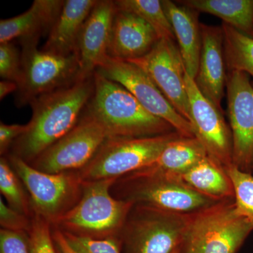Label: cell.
<instances>
[{
    "label": "cell",
    "mask_w": 253,
    "mask_h": 253,
    "mask_svg": "<svg viewBox=\"0 0 253 253\" xmlns=\"http://www.w3.org/2000/svg\"><path fill=\"white\" fill-rule=\"evenodd\" d=\"M94 76V75H93ZM94 90L92 77L36 98L24 134L11 146V154L31 163L76 126Z\"/></svg>",
    "instance_id": "6da1fadb"
},
{
    "label": "cell",
    "mask_w": 253,
    "mask_h": 253,
    "mask_svg": "<svg viewBox=\"0 0 253 253\" xmlns=\"http://www.w3.org/2000/svg\"><path fill=\"white\" fill-rule=\"evenodd\" d=\"M93 81L94 90L84 110L102 126L108 138L149 137L176 131L145 109L121 84L97 72Z\"/></svg>",
    "instance_id": "7a4b0ae2"
},
{
    "label": "cell",
    "mask_w": 253,
    "mask_h": 253,
    "mask_svg": "<svg viewBox=\"0 0 253 253\" xmlns=\"http://www.w3.org/2000/svg\"><path fill=\"white\" fill-rule=\"evenodd\" d=\"M116 180L83 181L81 199L53 227L93 239L120 237L134 204L111 195V188Z\"/></svg>",
    "instance_id": "3957f363"
},
{
    "label": "cell",
    "mask_w": 253,
    "mask_h": 253,
    "mask_svg": "<svg viewBox=\"0 0 253 253\" xmlns=\"http://www.w3.org/2000/svg\"><path fill=\"white\" fill-rule=\"evenodd\" d=\"M180 136L172 131L149 137L107 138L78 174L83 181L120 179L152 164L167 145Z\"/></svg>",
    "instance_id": "277c9868"
},
{
    "label": "cell",
    "mask_w": 253,
    "mask_h": 253,
    "mask_svg": "<svg viewBox=\"0 0 253 253\" xmlns=\"http://www.w3.org/2000/svg\"><path fill=\"white\" fill-rule=\"evenodd\" d=\"M20 42L22 46L21 74L15 96L18 107L31 104L42 95L78 82L80 65L76 54L61 56L39 49V38Z\"/></svg>",
    "instance_id": "5b68a950"
},
{
    "label": "cell",
    "mask_w": 253,
    "mask_h": 253,
    "mask_svg": "<svg viewBox=\"0 0 253 253\" xmlns=\"http://www.w3.org/2000/svg\"><path fill=\"white\" fill-rule=\"evenodd\" d=\"M134 206L120 236L125 253H172L181 247L194 214Z\"/></svg>",
    "instance_id": "8992f818"
},
{
    "label": "cell",
    "mask_w": 253,
    "mask_h": 253,
    "mask_svg": "<svg viewBox=\"0 0 253 253\" xmlns=\"http://www.w3.org/2000/svg\"><path fill=\"white\" fill-rule=\"evenodd\" d=\"M6 158L27 190L32 214L53 226L81 199L83 181L78 171L43 172L14 155Z\"/></svg>",
    "instance_id": "52a82bcc"
},
{
    "label": "cell",
    "mask_w": 253,
    "mask_h": 253,
    "mask_svg": "<svg viewBox=\"0 0 253 253\" xmlns=\"http://www.w3.org/2000/svg\"><path fill=\"white\" fill-rule=\"evenodd\" d=\"M253 230L234 203L218 204L193 215L180 253H236Z\"/></svg>",
    "instance_id": "ba28073f"
},
{
    "label": "cell",
    "mask_w": 253,
    "mask_h": 253,
    "mask_svg": "<svg viewBox=\"0 0 253 253\" xmlns=\"http://www.w3.org/2000/svg\"><path fill=\"white\" fill-rule=\"evenodd\" d=\"M124 179L128 190L121 200L167 212L194 214L218 204L217 200L201 194L179 176L131 173Z\"/></svg>",
    "instance_id": "9c48e42d"
},
{
    "label": "cell",
    "mask_w": 253,
    "mask_h": 253,
    "mask_svg": "<svg viewBox=\"0 0 253 253\" xmlns=\"http://www.w3.org/2000/svg\"><path fill=\"white\" fill-rule=\"evenodd\" d=\"M107 138L102 126L84 110L69 132L29 164L41 172L51 174L81 170Z\"/></svg>",
    "instance_id": "30bf717a"
},
{
    "label": "cell",
    "mask_w": 253,
    "mask_h": 253,
    "mask_svg": "<svg viewBox=\"0 0 253 253\" xmlns=\"http://www.w3.org/2000/svg\"><path fill=\"white\" fill-rule=\"evenodd\" d=\"M95 72L124 86L145 109L170 124L181 136L195 137L189 121L176 111L154 81L139 66L108 56Z\"/></svg>",
    "instance_id": "8fae6325"
},
{
    "label": "cell",
    "mask_w": 253,
    "mask_h": 253,
    "mask_svg": "<svg viewBox=\"0 0 253 253\" xmlns=\"http://www.w3.org/2000/svg\"><path fill=\"white\" fill-rule=\"evenodd\" d=\"M127 61L141 68L176 111L190 122L186 71L175 41L161 39L149 54Z\"/></svg>",
    "instance_id": "7c38bea8"
},
{
    "label": "cell",
    "mask_w": 253,
    "mask_h": 253,
    "mask_svg": "<svg viewBox=\"0 0 253 253\" xmlns=\"http://www.w3.org/2000/svg\"><path fill=\"white\" fill-rule=\"evenodd\" d=\"M185 83L189 98L190 123L195 137L204 145L208 156L223 168L229 167L233 164L232 134L223 112L201 92L194 80L187 73Z\"/></svg>",
    "instance_id": "4fadbf2b"
},
{
    "label": "cell",
    "mask_w": 253,
    "mask_h": 253,
    "mask_svg": "<svg viewBox=\"0 0 253 253\" xmlns=\"http://www.w3.org/2000/svg\"><path fill=\"white\" fill-rule=\"evenodd\" d=\"M228 113L232 134V163L249 172L253 161V83L241 71L227 72Z\"/></svg>",
    "instance_id": "5bb4252c"
},
{
    "label": "cell",
    "mask_w": 253,
    "mask_h": 253,
    "mask_svg": "<svg viewBox=\"0 0 253 253\" xmlns=\"http://www.w3.org/2000/svg\"><path fill=\"white\" fill-rule=\"evenodd\" d=\"M116 11L114 1H97L86 18L80 33L76 49L80 65L78 81L92 77L109 56L108 49Z\"/></svg>",
    "instance_id": "9a60e30c"
},
{
    "label": "cell",
    "mask_w": 253,
    "mask_h": 253,
    "mask_svg": "<svg viewBox=\"0 0 253 253\" xmlns=\"http://www.w3.org/2000/svg\"><path fill=\"white\" fill-rule=\"evenodd\" d=\"M201 30L202 46L195 83L201 92L223 112L221 104L224 96L227 70L222 28L201 23Z\"/></svg>",
    "instance_id": "2e32d148"
},
{
    "label": "cell",
    "mask_w": 253,
    "mask_h": 253,
    "mask_svg": "<svg viewBox=\"0 0 253 253\" xmlns=\"http://www.w3.org/2000/svg\"><path fill=\"white\" fill-rule=\"evenodd\" d=\"M160 40L154 28L142 18L116 8L108 55L125 61L139 59L149 54Z\"/></svg>",
    "instance_id": "e0dca14e"
},
{
    "label": "cell",
    "mask_w": 253,
    "mask_h": 253,
    "mask_svg": "<svg viewBox=\"0 0 253 253\" xmlns=\"http://www.w3.org/2000/svg\"><path fill=\"white\" fill-rule=\"evenodd\" d=\"M162 4L172 25L186 73L195 80L202 46L200 12L169 0H163Z\"/></svg>",
    "instance_id": "ac0fdd59"
},
{
    "label": "cell",
    "mask_w": 253,
    "mask_h": 253,
    "mask_svg": "<svg viewBox=\"0 0 253 253\" xmlns=\"http://www.w3.org/2000/svg\"><path fill=\"white\" fill-rule=\"evenodd\" d=\"M65 1L35 0L23 14L0 21V44L28 38H40L51 31Z\"/></svg>",
    "instance_id": "d6986e66"
},
{
    "label": "cell",
    "mask_w": 253,
    "mask_h": 253,
    "mask_svg": "<svg viewBox=\"0 0 253 253\" xmlns=\"http://www.w3.org/2000/svg\"><path fill=\"white\" fill-rule=\"evenodd\" d=\"M96 0H66L48 34L43 51L70 56L76 54L78 38Z\"/></svg>",
    "instance_id": "ffe728a7"
},
{
    "label": "cell",
    "mask_w": 253,
    "mask_h": 253,
    "mask_svg": "<svg viewBox=\"0 0 253 253\" xmlns=\"http://www.w3.org/2000/svg\"><path fill=\"white\" fill-rule=\"evenodd\" d=\"M207 156L197 138L180 136L169 142L152 164L133 173L180 176Z\"/></svg>",
    "instance_id": "44dd1931"
},
{
    "label": "cell",
    "mask_w": 253,
    "mask_h": 253,
    "mask_svg": "<svg viewBox=\"0 0 253 253\" xmlns=\"http://www.w3.org/2000/svg\"><path fill=\"white\" fill-rule=\"evenodd\" d=\"M179 177L193 189L217 201L234 196L225 169L211 156L205 157Z\"/></svg>",
    "instance_id": "7402d4cb"
},
{
    "label": "cell",
    "mask_w": 253,
    "mask_h": 253,
    "mask_svg": "<svg viewBox=\"0 0 253 253\" xmlns=\"http://www.w3.org/2000/svg\"><path fill=\"white\" fill-rule=\"evenodd\" d=\"M177 3L217 16L223 22L253 38V0H184Z\"/></svg>",
    "instance_id": "603a6c76"
},
{
    "label": "cell",
    "mask_w": 253,
    "mask_h": 253,
    "mask_svg": "<svg viewBox=\"0 0 253 253\" xmlns=\"http://www.w3.org/2000/svg\"><path fill=\"white\" fill-rule=\"evenodd\" d=\"M221 27L227 72L241 71L253 79V38L225 23L222 22Z\"/></svg>",
    "instance_id": "cb8c5ba5"
},
{
    "label": "cell",
    "mask_w": 253,
    "mask_h": 253,
    "mask_svg": "<svg viewBox=\"0 0 253 253\" xmlns=\"http://www.w3.org/2000/svg\"><path fill=\"white\" fill-rule=\"evenodd\" d=\"M118 9L129 11L139 16L149 24L160 39L176 41L174 31L159 0H118L114 1Z\"/></svg>",
    "instance_id": "d4e9b609"
},
{
    "label": "cell",
    "mask_w": 253,
    "mask_h": 253,
    "mask_svg": "<svg viewBox=\"0 0 253 253\" xmlns=\"http://www.w3.org/2000/svg\"><path fill=\"white\" fill-rule=\"evenodd\" d=\"M22 181L14 172L7 158L0 159V191L10 207L31 217L29 196L26 195Z\"/></svg>",
    "instance_id": "484cf974"
},
{
    "label": "cell",
    "mask_w": 253,
    "mask_h": 253,
    "mask_svg": "<svg viewBox=\"0 0 253 253\" xmlns=\"http://www.w3.org/2000/svg\"><path fill=\"white\" fill-rule=\"evenodd\" d=\"M224 169L234 187L236 210L253 226V176L243 172L234 165Z\"/></svg>",
    "instance_id": "4316f807"
},
{
    "label": "cell",
    "mask_w": 253,
    "mask_h": 253,
    "mask_svg": "<svg viewBox=\"0 0 253 253\" xmlns=\"http://www.w3.org/2000/svg\"><path fill=\"white\" fill-rule=\"evenodd\" d=\"M63 234L68 244L77 253H121L122 244L120 237L93 239L68 233Z\"/></svg>",
    "instance_id": "83f0119b"
},
{
    "label": "cell",
    "mask_w": 253,
    "mask_h": 253,
    "mask_svg": "<svg viewBox=\"0 0 253 253\" xmlns=\"http://www.w3.org/2000/svg\"><path fill=\"white\" fill-rule=\"evenodd\" d=\"M52 225L41 216L33 214L29 237L31 253H59L53 239Z\"/></svg>",
    "instance_id": "f1b7e54d"
},
{
    "label": "cell",
    "mask_w": 253,
    "mask_h": 253,
    "mask_svg": "<svg viewBox=\"0 0 253 253\" xmlns=\"http://www.w3.org/2000/svg\"><path fill=\"white\" fill-rule=\"evenodd\" d=\"M21 54L12 42L0 44V76L18 83L21 74Z\"/></svg>",
    "instance_id": "f546056e"
},
{
    "label": "cell",
    "mask_w": 253,
    "mask_h": 253,
    "mask_svg": "<svg viewBox=\"0 0 253 253\" xmlns=\"http://www.w3.org/2000/svg\"><path fill=\"white\" fill-rule=\"evenodd\" d=\"M0 224L2 229L16 232H29L31 217L18 212L5 204L0 198Z\"/></svg>",
    "instance_id": "4dcf8cb0"
},
{
    "label": "cell",
    "mask_w": 253,
    "mask_h": 253,
    "mask_svg": "<svg viewBox=\"0 0 253 253\" xmlns=\"http://www.w3.org/2000/svg\"><path fill=\"white\" fill-rule=\"evenodd\" d=\"M0 253H31L28 233L1 229Z\"/></svg>",
    "instance_id": "1f68e13d"
},
{
    "label": "cell",
    "mask_w": 253,
    "mask_h": 253,
    "mask_svg": "<svg viewBox=\"0 0 253 253\" xmlns=\"http://www.w3.org/2000/svg\"><path fill=\"white\" fill-rule=\"evenodd\" d=\"M27 129L26 125H6L0 123V154L4 156L14 141Z\"/></svg>",
    "instance_id": "d6a6232c"
},
{
    "label": "cell",
    "mask_w": 253,
    "mask_h": 253,
    "mask_svg": "<svg viewBox=\"0 0 253 253\" xmlns=\"http://www.w3.org/2000/svg\"><path fill=\"white\" fill-rule=\"evenodd\" d=\"M52 231L55 246L59 253H77L68 244L62 231L54 227H53Z\"/></svg>",
    "instance_id": "836d02e7"
},
{
    "label": "cell",
    "mask_w": 253,
    "mask_h": 253,
    "mask_svg": "<svg viewBox=\"0 0 253 253\" xmlns=\"http://www.w3.org/2000/svg\"><path fill=\"white\" fill-rule=\"evenodd\" d=\"M17 89L18 84L16 82L3 80L0 82V99L2 100L8 94L16 92Z\"/></svg>",
    "instance_id": "e575fe53"
},
{
    "label": "cell",
    "mask_w": 253,
    "mask_h": 253,
    "mask_svg": "<svg viewBox=\"0 0 253 253\" xmlns=\"http://www.w3.org/2000/svg\"><path fill=\"white\" fill-rule=\"evenodd\" d=\"M172 253H180V248L175 250V251H174Z\"/></svg>",
    "instance_id": "d590c367"
},
{
    "label": "cell",
    "mask_w": 253,
    "mask_h": 253,
    "mask_svg": "<svg viewBox=\"0 0 253 253\" xmlns=\"http://www.w3.org/2000/svg\"><path fill=\"white\" fill-rule=\"evenodd\" d=\"M252 168H253V166H252Z\"/></svg>",
    "instance_id": "8d00e7d4"
}]
</instances>
